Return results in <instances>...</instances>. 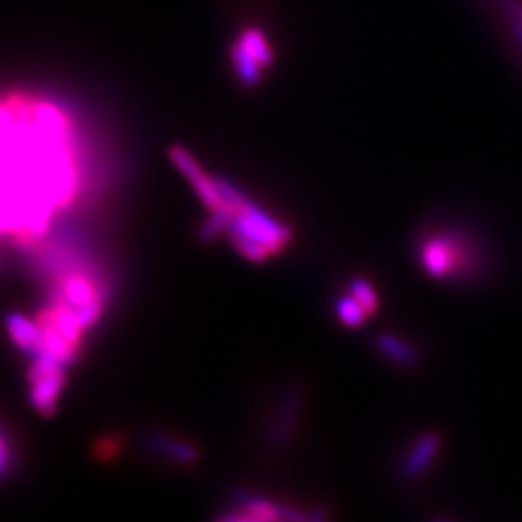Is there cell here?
Here are the masks:
<instances>
[{
	"label": "cell",
	"instance_id": "e0dca14e",
	"mask_svg": "<svg viewBox=\"0 0 522 522\" xmlns=\"http://www.w3.org/2000/svg\"><path fill=\"white\" fill-rule=\"evenodd\" d=\"M503 4H505V8L509 10V12H515L517 10V2L515 0H501Z\"/></svg>",
	"mask_w": 522,
	"mask_h": 522
},
{
	"label": "cell",
	"instance_id": "9c48e42d",
	"mask_svg": "<svg viewBox=\"0 0 522 522\" xmlns=\"http://www.w3.org/2000/svg\"><path fill=\"white\" fill-rule=\"evenodd\" d=\"M236 43L250 55L260 62L263 68H269L273 64V51L265 37V33L258 28H246L240 31Z\"/></svg>",
	"mask_w": 522,
	"mask_h": 522
},
{
	"label": "cell",
	"instance_id": "277c9868",
	"mask_svg": "<svg viewBox=\"0 0 522 522\" xmlns=\"http://www.w3.org/2000/svg\"><path fill=\"white\" fill-rule=\"evenodd\" d=\"M57 300L70 306L74 312H80L93 302H103V296L84 273H70L62 275L58 283Z\"/></svg>",
	"mask_w": 522,
	"mask_h": 522
},
{
	"label": "cell",
	"instance_id": "ac0fdd59",
	"mask_svg": "<svg viewBox=\"0 0 522 522\" xmlns=\"http://www.w3.org/2000/svg\"><path fill=\"white\" fill-rule=\"evenodd\" d=\"M515 12H517V16L522 20V4H517V10H515Z\"/></svg>",
	"mask_w": 522,
	"mask_h": 522
},
{
	"label": "cell",
	"instance_id": "5b68a950",
	"mask_svg": "<svg viewBox=\"0 0 522 522\" xmlns=\"http://www.w3.org/2000/svg\"><path fill=\"white\" fill-rule=\"evenodd\" d=\"M439 445H441V437L435 432H426L422 435L416 445L412 447V451L408 453L403 466H401V476L405 480H414L418 478L420 474H424L430 464L434 463L435 455L439 451Z\"/></svg>",
	"mask_w": 522,
	"mask_h": 522
},
{
	"label": "cell",
	"instance_id": "8fae6325",
	"mask_svg": "<svg viewBox=\"0 0 522 522\" xmlns=\"http://www.w3.org/2000/svg\"><path fill=\"white\" fill-rule=\"evenodd\" d=\"M296 412H298V395L290 391L289 395L283 399V406L277 412V422L273 424V441L277 445L287 443L290 435L294 432L296 424Z\"/></svg>",
	"mask_w": 522,
	"mask_h": 522
},
{
	"label": "cell",
	"instance_id": "7a4b0ae2",
	"mask_svg": "<svg viewBox=\"0 0 522 522\" xmlns=\"http://www.w3.org/2000/svg\"><path fill=\"white\" fill-rule=\"evenodd\" d=\"M227 232L231 238H246L250 242L260 244L271 256L279 254L292 238L289 227L273 219L267 211H263L248 198L236 209H232Z\"/></svg>",
	"mask_w": 522,
	"mask_h": 522
},
{
	"label": "cell",
	"instance_id": "30bf717a",
	"mask_svg": "<svg viewBox=\"0 0 522 522\" xmlns=\"http://www.w3.org/2000/svg\"><path fill=\"white\" fill-rule=\"evenodd\" d=\"M231 60L234 72L244 86L256 87L260 84L263 66L256 58L250 57L236 41L231 45Z\"/></svg>",
	"mask_w": 522,
	"mask_h": 522
},
{
	"label": "cell",
	"instance_id": "52a82bcc",
	"mask_svg": "<svg viewBox=\"0 0 522 522\" xmlns=\"http://www.w3.org/2000/svg\"><path fill=\"white\" fill-rule=\"evenodd\" d=\"M451 244L453 242L447 238H435L424 246L422 263L432 277H449L455 271L457 250Z\"/></svg>",
	"mask_w": 522,
	"mask_h": 522
},
{
	"label": "cell",
	"instance_id": "8992f818",
	"mask_svg": "<svg viewBox=\"0 0 522 522\" xmlns=\"http://www.w3.org/2000/svg\"><path fill=\"white\" fill-rule=\"evenodd\" d=\"M6 331H8L10 339L14 341V345L20 350L33 354V356L41 350L43 327L39 321H31L18 312H10L6 316Z\"/></svg>",
	"mask_w": 522,
	"mask_h": 522
},
{
	"label": "cell",
	"instance_id": "2e32d148",
	"mask_svg": "<svg viewBox=\"0 0 522 522\" xmlns=\"http://www.w3.org/2000/svg\"><path fill=\"white\" fill-rule=\"evenodd\" d=\"M509 16H511V28L515 33V39H517L522 51V20L517 16V12H509Z\"/></svg>",
	"mask_w": 522,
	"mask_h": 522
},
{
	"label": "cell",
	"instance_id": "5bb4252c",
	"mask_svg": "<svg viewBox=\"0 0 522 522\" xmlns=\"http://www.w3.org/2000/svg\"><path fill=\"white\" fill-rule=\"evenodd\" d=\"M14 466H16L14 443L0 420V480H4L14 470Z\"/></svg>",
	"mask_w": 522,
	"mask_h": 522
},
{
	"label": "cell",
	"instance_id": "6da1fadb",
	"mask_svg": "<svg viewBox=\"0 0 522 522\" xmlns=\"http://www.w3.org/2000/svg\"><path fill=\"white\" fill-rule=\"evenodd\" d=\"M80 174L66 113L47 101H0V231L45 234L78 194Z\"/></svg>",
	"mask_w": 522,
	"mask_h": 522
},
{
	"label": "cell",
	"instance_id": "ba28073f",
	"mask_svg": "<svg viewBox=\"0 0 522 522\" xmlns=\"http://www.w3.org/2000/svg\"><path fill=\"white\" fill-rule=\"evenodd\" d=\"M149 445L163 457L176 461V463L190 464L198 461V451L194 445L180 441L171 435L157 434L151 437Z\"/></svg>",
	"mask_w": 522,
	"mask_h": 522
},
{
	"label": "cell",
	"instance_id": "9a60e30c",
	"mask_svg": "<svg viewBox=\"0 0 522 522\" xmlns=\"http://www.w3.org/2000/svg\"><path fill=\"white\" fill-rule=\"evenodd\" d=\"M350 294L364 306L368 314H374L377 310V294L370 283L364 279H354L350 281Z\"/></svg>",
	"mask_w": 522,
	"mask_h": 522
},
{
	"label": "cell",
	"instance_id": "7c38bea8",
	"mask_svg": "<svg viewBox=\"0 0 522 522\" xmlns=\"http://www.w3.org/2000/svg\"><path fill=\"white\" fill-rule=\"evenodd\" d=\"M377 347L387 358H391L393 362L403 364V366H412L418 360L416 350L410 345H406L405 341L393 337V335H381L377 339Z\"/></svg>",
	"mask_w": 522,
	"mask_h": 522
},
{
	"label": "cell",
	"instance_id": "4fadbf2b",
	"mask_svg": "<svg viewBox=\"0 0 522 522\" xmlns=\"http://www.w3.org/2000/svg\"><path fill=\"white\" fill-rule=\"evenodd\" d=\"M337 316L347 327H360L370 316L364 306L350 294L337 302Z\"/></svg>",
	"mask_w": 522,
	"mask_h": 522
},
{
	"label": "cell",
	"instance_id": "3957f363",
	"mask_svg": "<svg viewBox=\"0 0 522 522\" xmlns=\"http://www.w3.org/2000/svg\"><path fill=\"white\" fill-rule=\"evenodd\" d=\"M169 155H171L174 165L178 167V171L190 180V184L196 190L198 198L202 200L203 205L209 211H215V209L225 205L223 200H221V196H219V192H217L215 180L203 173L200 163L194 159V155L188 149H184L180 145H174V147H171Z\"/></svg>",
	"mask_w": 522,
	"mask_h": 522
}]
</instances>
